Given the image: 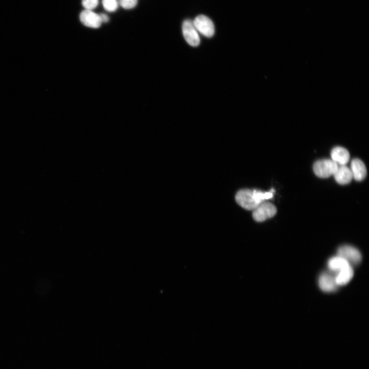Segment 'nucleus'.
Wrapping results in <instances>:
<instances>
[{"label": "nucleus", "mask_w": 369, "mask_h": 369, "mask_svg": "<svg viewBox=\"0 0 369 369\" xmlns=\"http://www.w3.org/2000/svg\"><path fill=\"white\" fill-rule=\"evenodd\" d=\"M138 0H119L120 6L125 9L130 10L136 7Z\"/></svg>", "instance_id": "obj_15"}, {"label": "nucleus", "mask_w": 369, "mask_h": 369, "mask_svg": "<svg viewBox=\"0 0 369 369\" xmlns=\"http://www.w3.org/2000/svg\"><path fill=\"white\" fill-rule=\"evenodd\" d=\"M253 216L258 222H264L273 217L277 212L276 207L272 203L265 201L253 210Z\"/></svg>", "instance_id": "obj_3"}, {"label": "nucleus", "mask_w": 369, "mask_h": 369, "mask_svg": "<svg viewBox=\"0 0 369 369\" xmlns=\"http://www.w3.org/2000/svg\"><path fill=\"white\" fill-rule=\"evenodd\" d=\"M82 6L87 10L91 11L99 5V0H82Z\"/></svg>", "instance_id": "obj_16"}, {"label": "nucleus", "mask_w": 369, "mask_h": 369, "mask_svg": "<svg viewBox=\"0 0 369 369\" xmlns=\"http://www.w3.org/2000/svg\"><path fill=\"white\" fill-rule=\"evenodd\" d=\"M182 31L184 39L191 46L196 47L199 45L200 36L193 21L191 20L184 21L182 25Z\"/></svg>", "instance_id": "obj_6"}, {"label": "nucleus", "mask_w": 369, "mask_h": 369, "mask_svg": "<svg viewBox=\"0 0 369 369\" xmlns=\"http://www.w3.org/2000/svg\"><path fill=\"white\" fill-rule=\"evenodd\" d=\"M349 266L351 265L346 260L339 256L332 257L328 263V266L330 271L335 274Z\"/></svg>", "instance_id": "obj_13"}, {"label": "nucleus", "mask_w": 369, "mask_h": 369, "mask_svg": "<svg viewBox=\"0 0 369 369\" xmlns=\"http://www.w3.org/2000/svg\"><path fill=\"white\" fill-rule=\"evenodd\" d=\"M350 169L353 178L357 181L363 180L366 176V167L364 163L360 159H354L352 161Z\"/></svg>", "instance_id": "obj_9"}, {"label": "nucleus", "mask_w": 369, "mask_h": 369, "mask_svg": "<svg viewBox=\"0 0 369 369\" xmlns=\"http://www.w3.org/2000/svg\"><path fill=\"white\" fill-rule=\"evenodd\" d=\"M104 9L108 12H114L118 8V5L116 0H102Z\"/></svg>", "instance_id": "obj_14"}, {"label": "nucleus", "mask_w": 369, "mask_h": 369, "mask_svg": "<svg viewBox=\"0 0 369 369\" xmlns=\"http://www.w3.org/2000/svg\"><path fill=\"white\" fill-rule=\"evenodd\" d=\"M99 16H100L102 22L106 23L109 21V18L107 15H106L105 14H99Z\"/></svg>", "instance_id": "obj_17"}, {"label": "nucleus", "mask_w": 369, "mask_h": 369, "mask_svg": "<svg viewBox=\"0 0 369 369\" xmlns=\"http://www.w3.org/2000/svg\"><path fill=\"white\" fill-rule=\"evenodd\" d=\"M332 160L339 166L346 165L350 160V153L344 147H336L334 148L331 153Z\"/></svg>", "instance_id": "obj_10"}, {"label": "nucleus", "mask_w": 369, "mask_h": 369, "mask_svg": "<svg viewBox=\"0 0 369 369\" xmlns=\"http://www.w3.org/2000/svg\"><path fill=\"white\" fill-rule=\"evenodd\" d=\"M339 165L333 160L323 159L318 161L314 166L315 174L321 178H328L333 175Z\"/></svg>", "instance_id": "obj_2"}, {"label": "nucleus", "mask_w": 369, "mask_h": 369, "mask_svg": "<svg viewBox=\"0 0 369 369\" xmlns=\"http://www.w3.org/2000/svg\"><path fill=\"white\" fill-rule=\"evenodd\" d=\"M319 285L323 291L328 293L335 291L339 287L336 283L335 276L327 272H324L320 275Z\"/></svg>", "instance_id": "obj_8"}, {"label": "nucleus", "mask_w": 369, "mask_h": 369, "mask_svg": "<svg viewBox=\"0 0 369 369\" xmlns=\"http://www.w3.org/2000/svg\"><path fill=\"white\" fill-rule=\"evenodd\" d=\"M275 191L264 192L258 190H242L236 195L237 203L243 208L254 210L260 204L273 198Z\"/></svg>", "instance_id": "obj_1"}, {"label": "nucleus", "mask_w": 369, "mask_h": 369, "mask_svg": "<svg viewBox=\"0 0 369 369\" xmlns=\"http://www.w3.org/2000/svg\"><path fill=\"white\" fill-rule=\"evenodd\" d=\"M80 19L85 26L93 28H99L102 23L99 15L87 10L81 13Z\"/></svg>", "instance_id": "obj_7"}, {"label": "nucleus", "mask_w": 369, "mask_h": 369, "mask_svg": "<svg viewBox=\"0 0 369 369\" xmlns=\"http://www.w3.org/2000/svg\"><path fill=\"white\" fill-rule=\"evenodd\" d=\"M354 271L352 266H349L341 270L335 275L336 283L338 286L348 284L352 279Z\"/></svg>", "instance_id": "obj_12"}, {"label": "nucleus", "mask_w": 369, "mask_h": 369, "mask_svg": "<svg viewBox=\"0 0 369 369\" xmlns=\"http://www.w3.org/2000/svg\"><path fill=\"white\" fill-rule=\"evenodd\" d=\"M337 256L346 260L352 266L359 264L362 259L360 252L350 245L341 246L337 251Z\"/></svg>", "instance_id": "obj_4"}, {"label": "nucleus", "mask_w": 369, "mask_h": 369, "mask_svg": "<svg viewBox=\"0 0 369 369\" xmlns=\"http://www.w3.org/2000/svg\"><path fill=\"white\" fill-rule=\"evenodd\" d=\"M333 176L335 180L341 184H348L353 179L351 169L346 165L339 166Z\"/></svg>", "instance_id": "obj_11"}, {"label": "nucleus", "mask_w": 369, "mask_h": 369, "mask_svg": "<svg viewBox=\"0 0 369 369\" xmlns=\"http://www.w3.org/2000/svg\"><path fill=\"white\" fill-rule=\"evenodd\" d=\"M194 26L198 33L207 37H212L215 33V28L212 21L205 15L197 17L193 21Z\"/></svg>", "instance_id": "obj_5"}]
</instances>
